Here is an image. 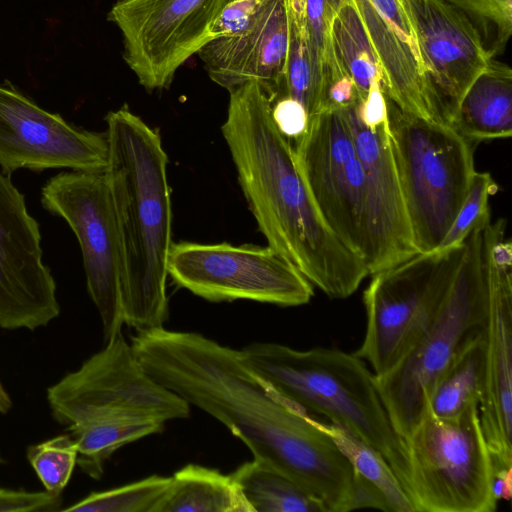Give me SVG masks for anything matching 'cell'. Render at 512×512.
Wrapping results in <instances>:
<instances>
[{"instance_id":"1","label":"cell","mask_w":512,"mask_h":512,"mask_svg":"<svg viewBox=\"0 0 512 512\" xmlns=\"http://www.w3.org/2000/svg\"><path fill=\"white\" fill-rule=\"evenodd\" d=\"M132 349L157 383L205 411L327 512L353 510L354 471L315 418L272 390L239 350L199 333L164 327L136 332Z\"/></svg>"},{"instance_id":"2","label":"cell","mask_w":512,"mask_h":512,"mask_svg":"<svg viewBox=\"0 0 512 512\" xmlns=\"http://www.w3.org/2000/svg\"><path fill=\"white\" fill-rule=\"evenodd\" d=\"M229 94L221 131L268 246L328 297H349L369 275L366 263L322 219L297 169L292 143L272 119L269 97L255 81Z\"/></svg>"},{"instance_id":"3","label":"cell","mask_w":512,"mask_h":512,"mask_svg":"<svg viewBox=\"0 0 512 512\" xmlns=\"http://www.w3.org/2000/svg\"><path fill=\"white\" fill-rule=\"evenodd\" d=\"M105 121L124 323L136 332L162 328L168 318L166 281L173 244L168 157L159 133L127 105L110 111Z\"/></svg>"},{"instance_id":"4","label":"cell","mask_w":512,"mask_h":512,"mask_svg":"<svg viewBox=\"0 0 512 512\" xmlns=\"http://www.w3.org/2000/svg\"><path fill=\"white\" fill-rule=\"evenodd\" d=\"M239 352L244 364L289 403L327 417L378 451L411 498L406 441L394 429L364 360L338 348L296 350L263 342Z\"/></svg>"},{"instance_id":"5","label":"cell","mask_w":512,"mask_h":512,"mask_svg":"<svg viewBox=\"0 0 512 512\" xmlns=\"http://www.w3.org/2000/svg\"><path fill=\"white\" fill-rule=\"evenodd\" d=\"M486 225L476 228L465 239L459 270L433 320L398 363L386 373L374 375L392 425L404 439L424 417L435 382L456 352L469 339L485 331Z\"/></svg>"},{"instance_id":"6","label":"cell","mask_w":512,"mask_h":512,"mask_svg":"<svg viewBox=\"0 0 512 512\" xmlns=\"http://www.w3.org/2000/svg\"><path fill=\"white\" fill-rule=\"evenodd\" d=\"M385 99L414 244L418 253L431 252L444 239L467 194L475 171L474 144L451 125L418 117Z\"/></svg>"},{"instance_id":"7","label":"cell","mask_w":512,"mask_h":512,"mask_svg":"<svg viewBox=\"0 0 512 512\" xmlns=\"http://www.w3.org/2000/svg\"><path fill=\"white\" fill-rule=\"evenodd\" d=\"M416 512H494L491 453L478 404L452 418L429 410L405 439Z\"/></svg>"},{"instance_id":"8","label":"cell","mask_w":512,"mask_h":512,"mask_svg":"<svg viewBox=\"0 0 512 512\" xmlns=\"http://www.w3.org/2000/svg\"><path fill=\"white\" fill-rule=\"evenodd\" d=\"M465 243L417 253L372 274L363 293L366 326L354 355L375 376L389 371L433 320L459 270Z\"/></svg>"},{"instance_id":"9","label":"cell","mask_w":512,"mask_h":512,"mask_svg":"<svg viewBox=\"0 0 512 512\" xmlns=\"http://www.w3.org/2000/svg\"><path fill=\"white\" fill-rule=\"evenodd\" d=\"M47 400L54 419L67 428L121 415L162 422L190 415V404L146 373L121 332L50 386Z\"/></svg>"},{"instance_id":"10","label":"cell","mask_w":512,"mask_h":512,"mask_svg":"<svg viewBox=\"0 0 512 512\" xmlns=\"http://www.w3.org/2000/svg\"><path fill=\"white\" fill-rule=\"evenodd\" d=\"M40 201L45 210L67 222L78 240L87 290L106 342L124 324L119 230L106 170L61 172L42 187Z\"/></svg>"},{"instance_id":"11","label":"cell","mask_w":512,"mask_h":512,"mask_svg":"<svg viewBox=\"0 0 512 512\" xmlns=\"http://www.w3.org/2000/svg\"><path fill=\"white\" fill-rule=\"evenodd\" d=\"M168 276L212 302L252 300L290 307L307 304L314 295L308 279L270 246L173 242Z\"/></svg>"},{"instance_id":"12","label":"cell","mask_w":512,"mask_h":512,"mask_svg":"<svg viewBox=\"0 0 512 512\" xmlns=\"http://www.w3.org/2000/svg\"><path fill=\"white\" fill-rule=\"evenodd\" d=\"M292 146L297 169L322 219L344 246L366 261L365 179L342 110L327 109L310 119Z\"/></svg>"},{"instance_id":"13","label":"cell","mask_w":512,"mask_h":512,"mask_svg":"<svg viewBox=\"0 0 512 512\" xmlns=\"http://www.w3.org/2000/svg\"><path fill=\"white\" fill-rule=\"evenodd\" d=\"M229 0H117L107 19L120 30L123 59L147 91L167 89L176 71L214 37Z\"/></svg>"},{"instance_id":"14","label":"cell","mask_w":512,"mask_h":512,"mask_svg":"<svg viewBox=\"0 0 512 512\" xmlns=\"http://www.w3.org/2000/svg\"><path fill=\"white\" fill-rule=\"evenodd\" d=\"M108 160L106 132L76 126L40 107L11 82L0 84V168L4 174L60 168L103 172Z\"/></svg>"},{"instance_id":"15","label":"cell","mask_w":512,"mask_h":512,"mask_svg":"<svg viewBox=\"0 0 512 512\" xmlns=\"http://www.w3.org/2000/svg\"><path fill=\"white\" fill-rule=\"evenodd\" d=\"M60 314L56 282L43 262L40 225L0 170V328L33 331Z\"/></svg>"},{"instance_id":"16","label":"cell","mask_w":512,"mask_h":512,"mask_svg":"<svg viewBox=\"0 0 512 512\" xmlns=\"http://www.w3.org/2000/svg\"><path fill=\"white\" fill-rule=\"evenodd\" d=\"M429 84L433 121L451 125L490 58L470 22L445 0H405Z\"/></svg>"},{"instance_id":"17","label":"cell","mask_w":512,"mask_h":512,"mask_svg":"<svg viewBox=\"0 0 512 512\" xmlns=\"http://www.w3.org/2000/svg\"><path fill=\"white\" fill-rule=\"evenodd\" d=\"M356 104L341 110L364 173L369 229V252L365 263L372 275L418 252L394 159L388 120L370 128L361 120Z\"/></svg>"},{"instance_id":"18","label":"cell","mask_w":512,"mask_h":512,"mask_svg":"<svg viewBox=\"0 0 512 512\" xmlns=\"http://www.w3.org/2000/svg\"><path fill=\"white\" fill-rule=\"evenodd\" d=\"M488 316L483 392L478 405L493 467H512V264L487 258Z\"/></svg>"},{"instance_id":"19","label":"cell","mask_w":512,"mask_h":512,"mask_svg":"<svg viewBox=\"0 0 512 512\" xmlns=\"http://www.w3.org/2000/svg\"><path fill=\"white\" fill-rule=\"evenodd\" d=\"M288 48L283 0L261 5L245 32L209 41L198 56L210 79L228 91L247 82L259 83L269 100L283 88Z\"/></svg>"},{"instance_id":"20","label":"cell","mask_w":512,"mask_h":512,"mask_svg":"<svg viewBox=\"0 0 512 512\" xmlns=\"http://www.w3.org/2000/svg\"><path fill=\"white\" fill-rule=\"evenodd\" d=\"M383 72L382 90L402 110L432 120L420 50L370 0H355Z\"/></svg>"},{"instance_id":"21","label":"cell","mask_w":512,"mask_h":512,"mask_svg":"<svg viewBox=\"0 0 512 512\" xmlns=\"http://www.w3.org/2000/svg\"><path fill=\"white\" fill-rule=\"evenodd\" d=\"M451 126L473 144L512 134V70L495 58L463 96Z\"/></svg>"},{"instance_id":"22","label":"cell","mask_w":512,"mask_h":512,"mask_svg":"<svg viewBox=\"0 0 512 512\" xmlns=\"http://www.w3.org/2000/svg\"><path fill=\"white\" fill-rule=\"evenodd\" d=\"M315 422L338 445L353 468V510L368 507L416 512L408 492L378 451L339 425L316 419Z\"/></svg>"},{"instance_id":"23","label":"cell","mask_w":512,"mask_h":512,"mask_svg":"<svg viewBox=\"0 0 512 512\" xmlns=\"http://www.w3.org/2000/svg\"><path fill=\"white\" fill-rule=\"evenodd\" d=\"M313 76L318 97L325 110L328 104L342 108L353 104L357 91L338 57L333 20L339 0H305Z\"/></svg>"},{"instance_id":"24","label":"cell","mask_w":512,"mask_h":512,"mask_svg":"<svg viewBox=\"0 0 512 512\" xmlns=\"http://www.w3.org/2000/svg\"><path fill=\"white\" fill-rule=\"evenodd\" d=\"M154 512H251L230 475L188 464L172 477Z\"/></svg>"},{"instance_id":"25","label":"cell","mask_w":512,"mask_h":512,"mask_svg":"<svg viewBox=\"0 0 512 512\" xmlns=\"http://www.w3.org/2000/svg\"><path fill=\"white\" fill-rule=\"evenodd\" d=\"M485 331L469 339L441 373L428 398L427 410L452 418L480 402L484 384Z\"/></svg>"},{"instance_id":"26","label":"cell","mask_w":512,"mask_h":512,"mask_svg":"<svg viewBox=\"0 0 512 512\" xmlns=\"http://www.w3.org/2000/svg\"><path fill=\"white\" fill-rule=\"evenodd\" d=\"M165 422L137 415L102 418L68 428L77 448V465L99 479L105 461L122 446L159 433Z\"/></svg>"},{"instance_id":"27","label":"cell","mask_w":512,"mask_h":512,"mask_svg":"<svg viewBox=\"0 0 512 512\" xmlns=\"http://www.w3.org/2000/svg\"><path fill=\"white\" fill-rule=\"evenodd\" d=\"M230 476L251 512H327L296 482L259 460L245 462Z\"/></svg>"},{"instance_id":"28","label":"cell","mask_w":512,"mask_h":512,"mask_svg":"<svg viewBox=\"0 0 512 512\" xmlns=\"http://www.w3.org/2000/svg\"><path fill=\"white\" fill-rule=\"evenodd\" d=\"M333 37L338 57L361 103L374 80L382 86L383 72L355 0H339Z\"/></svg>"},{"instance_id":"29","label":"cell","mask_w":512,"mask_h":512,"mask_svg":"<svg viewBox=\"0 0 512 512\" xmlns=\"http://www.w3.org/2000/svg\"><path fill=\"white\" fill-rule=\"evenodd\" d=\"M288 29L284 84L279 96H289L306 110L309 120L325 111L316 91L305 0H283Z\"/></svg>"},{"instance_id":"30","label":"cell","mask_w":512,"mask_h":512,"mask_svg":"<svg viewBox=\"0 0 512 512\" xmlns=\"http://www.w3.org/2000/svg\"><path fill=\"white\" fill-rule=\"evenodd\" d=\"M171 477L152 475L102 492H94L63 511L71 512H154L165 495Z\"/></svg>"},{"instance_id":"31","label":"cell","mask_w":512,"mask_h":512,"mask_svg":"<svg viewBox=\"0 0 512 512\" xmlns=\"http://www.w3.org/2000/svg\"><path fill=\"white\" fill-rule=\"evenodd\" d=\"M477 32L490 58L504 52L512 33V0H445Z\"/></svg>"},{"instance_id":"32","label":"cell","mask_w":512,"mask_h":512,"mask_svg":"<svg viewBox=\"0 0 512 512\" xmlns=\"http://www.w3.org/2000/svg\"><path fill=\"white\" fill-rule=\"evenodd\" d=\"M27 458L46 491L61 494L77 464V448L70 434L30 446Z\"/></svg>"},{"instance_id":"33","label":"cell","mask_w":512,"mask_h":512,"mask_svg":"<svg viewBox=\"0 0 512 512\" xmlns=\"http://www.w3.org/2000/svg\"><path fill=\"white\" fill-rule=\"evenodd\" d=\"M497 191L498 185L488 172L475 170L464 201L436 250L462 245L473 230L489 223V198Z\"/></svg>"},{"instance_id":"34","label":"cell","mask_w":512,"mask_h":512,"mask_svg":"<svg viewBox=\"0 0 512 512\" xmlns=\"http://www.w3.org/2000/svg\"><path fill=\"white\" fill-rule=\"evenodd\" d=\"M259 8L256 0H229L212 25V36L216 39L247 31L254 24Z\"/></svg>"},{"instance_id":"35","label":"cell","mask_w":512,"mask_h":512,"mask_svg":"<svg viewBox=\"0 0 512 512\" xmlns=\"http://www.w3.org/2000/svg\"><path fill=\"white\" fill-rule=\"evenodd\" d=\"M61 494L0 488V512H53L62 506Z\"/></svg>"},{"instance_id":"36","label":"cell","mask_w":512,"mask_h":512,"mask_svg":"<svg viewBox=\"0 0 512 512\" xmlns=\"http://www.w3.org/2000/svg\"><path fill=\"white\" fill-rule=\"evenodd\" d=\"M271 116L278 130L293 144L306 132L309 117L305 108L289 96L270 101Z\"/></svg>"},{"instance_id":"37","label":"cell","mask_w":512,"mask_h":512,"mask_svg":"<svg viewBox=\"0 0 512 512\" xmlns=\"http://www.w3.org/2000/svg\"><path fill=\"white\" fill-rule=\"evenodd\" d=\"M357 110L361 120L370 128H375L387 122V106L381 83L374 80L369 92L361 103H357Z\"/></svg>"},{"instance_id":"38","label":"cell","mask_w":512,"mask_h":512,"mask_svg":"<svg viewBox=\"0 0 512 512\" xmlns=\"http://www.w3.org/2000/svg\"><path fill=\"white\" fill-rule=\"evenodd\" d=\"M492 487L497 501L509 500L512 495V467H493Z\"/></svg>"},{"instance_id":"39","label":"cell","mask_w":512,"mask_h":512,"mask_svg":"<svg viewBox=\"0 0 512 512\" xmlns=\"http://www.w3.org/2000/svg\"><path fill=\"white\" fill-rule=\"evenodd\" d=\"M12 407L11 398L0 381V413H7Z\"/></svg>"},{"instance_id":"40","label":"cell","mask_w":512,"mask_h":512,"mask_svg":"<svg viewBox=\"0 0 512 512\" xmlns=\"http://www.w3.org/2000/svg\"><path fill=\"white\" fill-rule=\"evenodd\" d=\"M256 1H257V3L261 6V5L266 4V3H267L268 1H270V0H256Z\"/></svg>"},{"instance_id":"41","label":"cell","mask_w":512,"mask_h":512,"mask_svg":"<svg viewBox=\"0 0 512 512\" xmlns=\"http://www.w3.org/2000/svg\"><path fill=\"white\" fill-rule=\"evenodd\" d=\"M2 462V457H1V453H0V463Z\"/></svg>"}]
</instances>
